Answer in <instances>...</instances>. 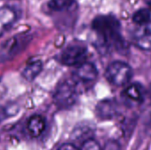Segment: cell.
I'll use <instances>...</instances> for the list:
<instances>
[{"mask_svg": "<svg viewBox=\"0 0 151 150\" xmlns=\"http://www.w3.org/2000/svg\"><path fill=\"white\" fill-rule=\"evenodd\" d=\"M92 29L103 48L124 50L126 42L121 34V24L113 15H99L93 19Z\"/></svg>", "mask_w": 151, "mask_h": 150, "instance_id": "obj_1", "label": "cell"}, {"mask_svg": "<svg viewBox=\"0 0 151 150\" xmlns=\"http://www.w3.org/2000/svg\"><path fill=\"white\" fill-rule=\"evenodd\" d=\"M134 42L143 50H151V21L139 26L134 33Z\"/></svg>", "mask_w": 151, "mask_h": 150, "instance_id": "obj_9", "label": "cell"}, {"mask_svg": "<svg viewBox=\"0 0 151 150\" xmlns=\"http://www.w3.org/2000/svg\"><path fill=\"white\" fill-rule=\"evenodd\" d=\"M88 48L82 43H71L59 54V62L66 66H78L86 62Z\"/></svg>", "mask_w": 151, "mask_h": 150, "instance_id": "obj_5", "label": "cell"}, {"mask_svg": "<svg viewBox=\"0 0 151 150\" xmlns=\"http://www.w3.org/2000/svg\"><path fill=\"white\" fill-rule=\"evenodd\" d=\"M119 113V107L116 101L105 99L98 103L96 107V114L100 119L108 120L115 118Z\"/></svg>", "mask_w": 151, "mask_h": 150, "instance_id": "obj_8", "label": "cell"}, {"mask_svg": "<svg viewBox=\"0 0 151 150\" xmlns=\"http://www.w3.org/2000/svg\"><path fill=\"white\" fill-rule=\"evenodd\" d=\"M105 77L111 84L123 87L130 82L133 77V70L129 65L123 61H114L107 67Z\"/></svg>", "mask_w": 151, "mask_h": 150, "instance_id": "obj_4", "label": "cell"}, {"mask_svg": "<svg viewBox=\"0 0 151 150\" xmlns=\"http://www.w3.org/2000/svg\"><path fill=\"white\" fill-rule=\"evenodd\" d=\"M42 62L41 60H34L33 62L27 65L22 72V77L28 80L33 81L42 72Z\"/></svg>", "mask_w": 151, "mask_h": 150, "instance_id": "obj_13", "label": "cell"}, {"mask_svg": "<svg viewBox=\"0 0 151 150\" xmlns=\"http://www.w3.org/2000/svg\"><path fill=\"white\" fill-rule=\"evenodd\" d=\"M17 13L10 7L0 8V36L7 32L15 23Z\"/></svg>", "mask_w": 151, "mask_h": 150, "instance_id": "obj_11", "label": "cell"}, {"mask_svg": "<svg viewBox=\"0 0 151 150\" xmlns=\"http://www.w3.org/2000/svg\"><path fill=\"white\" fill-rule=\"evenodd\" d=\"M151 19V12L149 9H140L137 11H135L133 15V21L141 26L143 24H146L150 21Z\"/></svg>", "mask_w": 151, "mask_h": 150, "instance_id": "obj_14", "label": "cell"}, {"mask_svg": "<svg viewBox=\"0 0 151 150\" xmlns=\"http://www.w3.org/2000/svg\"><path fill=\"white\" fill-rule=\"evenodd\" d=\"M47 8L52 13L73 12L77 10L78 4L76 0H50Z\"/></svg>", "mask_w": 151, "mask_h": 150, "instance_id": "obj_10", "label": "cell"}, {"mask_svg": "<svg viewBox=\"0 0 151 150\" xmlns=\"http://www.w3.org/2000/svg\"><path fill=\"white\" fill-rule=\"evenodd\" d=\"M145 2H146V4L150 6V8L151 9V0H145Z\"/></svg>", "mask_w": 151, "mask_h": 150, "instance_id": "obj_20", "label": "cell"}, {"mask_svg": "<svg viewBox=\"0 0 151 150\" xmlns=\"http://www.w3.org/2000/svg\"><path fill=\"white\" fill-rule=\"evenodd\" d=\"M146 96L149 100V103H148V114L151 118V85L149 88V91L146 94Z\"/></svg>", "mask_w": 151, "mask_h": 150, "instance_id": "obj_19", "label": "cell"}, {"mask_svg": "<svg viewBox=\"0 0 151 150\" xmlns=\"http://www.w3.org/2000/svg\"><path fill=\"white\" fill-rule=\"evenodd\" d=\"M77 86L73 79L61 81L57 86L53 95V100L59 109H69L76 103L79 96Z\"/></svg>", "mask_w": 151, "mask_h": 150, "instance_id": "obj_2", "label": "cell"}, {"mask_svg": "<svg viewBox=\"0 0 151 150\" xmlns=\"http://www.w3.org/2000/svg\"><path fill=\"white\" fill-rule=\"evenodd\" d=\"M80 150H103V149L95 139H87L82 143Z\"/></svg>", "mask_w": 151, "mask_h": 150, "instance_id": "obj_15", "label": "cell"}, {"mask_svg": "<svg viewBox=\"0 0 151 150\" xmlns=\"http://www.w3.org/2000/svg\"><path fill=\"white\" fill-rule=\"evenodd\" d=\"M146 93L143 87L139 83H133L127 86L122 92V98L129 105L140 104L144 102Z\"/></svg>", "mask_w": 151, "mask_h": 150, "instance_id": "obj_7", "label": "cell"}, {"mask_svg": "<svg viewBox=\"0 0 151 150\" xmlns=\"http://www.w3.org/2000/svg\"><path fill=\"white\" fill-rule=\"evenodd\" d=\"M15 107L11 106V107H0V123L7 118L8 117H11L14 115L17 111H14Z\"/></svg>", "mask_w": 151, "mask_h": 150, "instance_id": "obj_16", "label": "cell"}, {"mask_svg": "<svg viewBox=\"0 0 151 150\" xmlns=\"http://www.w3.org/2000/svg\"><path fill=\"white\" fill-rule=\"evenodd\" d=\"M103 150H121V146L116 141H109L104 146Z\"/></svg>", "mask_w": 151, "mask_h": 150, "instance_id": "obj_17", "label": "cell"}, {"mask_svg": "<svg viewBox=\"0 0 151 150\" xmlns=\"http://www.w3.org/2000/svg\"><path fill=\"white\" fill-rule=\"evenodd\" d=\"M98 71L96 66L90 62H84L76 66L73 74V80L76 84L92 85L97 79Z\"/></svg>", "mask_w": 151, "mask_h": 150, "instance_id": "obj_6", "label": "cell"}, {"mask_svg": "<svg viewBox=\"0 0 151 150\" xmlns=\"http://www.w3.org/2000/svg\"><path fill=\"white\" fill-rule=\"evenodd\" d=\"M32 35L20 34L8 39L0 46V64L7 62L20 54L29 44Z\"/></svg>", "mask_w": 151, "mask_h": 150, "instance_id": "obj_3", "label": "cell"}, {"mask_svg": "<svg viewBox=\"0 0 151 150\" xmlns=\"http://www.w3.org/2000/svg\"><path fill=\"white\" fill-rule=\"evenodd\" d=\"M58 150H80L76 146H74L72 143H65L62 144Z\"/></svg>", "mask_w": 151, "mask_h": 150, "instance_id": "obj_18", "label": "cell"}, {"mask_svg": "<svg viewBox=\"0 0 151 150\" xmlns=\"http://www.w3.org/2000/svg\"><path fill=\"white\" fill-rule=\"evenodd\" d=\"M27 130L33 137L40 136L45 130L46 121L41 115H34L27 120Z\"/></svg>", "mask_w": 151, "mask_h": 150, "instance_id": "obj_12", "label": "cell"}]
</instances>
